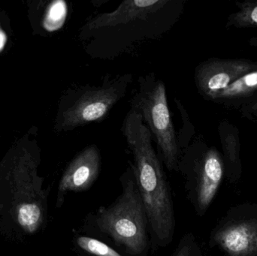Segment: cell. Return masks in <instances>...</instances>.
I'll list each match as a JSON object with an SVG mask.
<instances>
[{"instance_id":"cell-12","label":"cell","mask_w":257,"mask_h":256,"mask_svg":"<svg viewBox=\"0 0 257 256\" xmlns=\"http://www.w3.org/2000/svg\"><path fill=\"white\" fill-rule=\"evenodd\" d=\"M229 82V76L225 73H219L209 78L207 83L208 88L211 90L225 88Z\"/></svg>"},{"instance_id":"cell-3","label":"cell","mask_w":257,"mask_h":256,"mask_svg":"<svg viewBox=\"0 0 257 256\" xmlns=\"http://www.w3.org/2000/svg\"><path fill=\"white\" fill-rule=\"evenodd\" d=\"M147 219L139 189L130 180L117 202L100 210L96 222L101 231L125 246L130 253L139 255L148 246Z\"/></svg>"},{"instance_id":"cell-9","label":"cell","mask_w":257,"mask_h":256,"mask_svg":"<svg viewBox=\"0 0 257 256\" xmlns=\"http://www.w3.org/2000/svg\"><path fill=\"white\" fill-rule=\"evenodd\" d=\"M67 12V5L63 0L51 3L47 9L42 21L44 29L48 32L60 30L66 21Z\"/></svg>"},{"instance_id":"cell-10","label":"cell","mask_w":257,"mask_h":256,"mask_svg":"<svg viewBox=\"0 0 257 256\" xmlns=\"http://www.w3.org/2000/svg\"><path fill=\"white\" fill-rule=\"evenodd\" d=\"M18 221L23 228L29 232L37 229L42 221V210L34 203L21 204L18 209Z\"/></svg>"},{"instance_id":"cell-5","label":"cell","mask_w":257,"mask_h":256,"mask_svg":"<svg viewBox=\"0 0 257 256\" xmlns=\"http://www.w3.org/2000/svg\"><path fill=\"white\" fill-rule=\"evenodd\" d=\"M172 2L166 0H126L114 12L99 14L90 19L82 28L81 36H102L127 28L133 24L153 21L160 12H164Z\"/></svg>"},{"instance_id":"cell-2","label":"cell","mask_w":257,"mask_h":256,"mask_svg":"<svg viewBox=\"0 0 257 256\" xmlns=\"http://www.w3.org/2000/svg\"><path fill=\"white\" fill-rule=\"evenodd\" d=\"M131 106L142 116L168 169H173L178 162V139L164 83L157 79L154 74L139 78V89L132 99Z\"/></svg>"},{"instance_id":"cell-1","label":"cell","mask_w":257,"mask_h":256,"mask_svg":"<svg viewBox=\"0 0 257 256\" xmlns=\"http://www.w3.org/2000/svg\"><path fill=\"white\" fill-rule=\"evenodd\" d=\"M122 133L134 156L135 174L147 217L156 236L166 241L172 238L175 228L172 198L152 146V135L136 110L126 114Z\"/></svg>"},{"instance_id":"cell-8","label":"cell","mask_w":257,"mask_h":256,"mask_svg":"<svg viewBox=\"0 0 257 256\" xmlns=\"http://www.w3.org/2000/svg\"><path fill=\"white\" fill-rule=\"evenodd\" d=\"M223 177L221 163L215 156L205 159L197 188V203L201 210L208 208L214 199Z\"/></svg>"},{"instance_id":"cell-11","label":"cell","mask_w":257,"mask_h":256,"mask_svg":"<svg viewBox=\"0 0 257 256\" xmlns=\"http://www.w3.org/2000/svg\"><path fill=\"white\" fill-rule=\"evenodd\" d=\"M78 246L86 252L96 256H122L105 243L89 237H79Z\"/></svg>"},{"instance_id":"cell-15","label":"cell","mask_w":257,"mask_h":256,"mask_svg":"<svg viewBox=\"0 0 257 256\" xmlns=\"http://www.w3.org/2000/svg\"><path fill=\"white\" fill-rule=\"evenodd\" d=\"M176 256H192L190 253V249L188 246H182L181 249L178 251Z\"/></svg>"},{"instance_id":"cell-16","label":"cell","mask_w":257,"mask_h":256,"mask_svg":"<svg viewBox=\"0 0 257 256\" xmlns=\"http://www.w3.org/2000/svg\"><path fill=\"white\" fill-rule=\"evenodd\" d=\"M251 18L255 23L257 24V7L253 9L251 14Z\"/></svg>"},{"instance_id":"cell-7","label":"cell","mask_w":257,"mask_h":256,"mask_svg":"<svg viewBox=\"0 0 257 256\" xmlns=\"http://www.w3.org/2000/svg\"><path fill=\"white\" fill-rule=\"evenodd\" d=\"M100 152L90 145L80 152L71 162L60 183V192L86 190L92 186L100 171Z\"/></svg>"},{"instance_id":"cell-14","label":"cell","mask_w":257,"mask_h":256,"mask_svg":"<svg viewBox=\"0 0 257 256\" xmlns=\"http://www.w3.org/2000/svg\"><path fill=\"white\" fill-rule=\"evenodd\" d=\"M6 42H7V36L6 33L0 28V52L4 49Z\"/></svg>"},{"instance_id":"cell-13","label":"cell","mask_w":257,"mask_h":256,"mask_svg":"<svg viewBox=\"0 0 257 256\" xmlns=\"http://www.w3.org/2000/svg\"><path fill=\"white\" fill-rule=\"evenodd\" d=\"M245 82L248 86L257 85V72L247 75L245 78Z\"/></svg>"},{"instance_id":"cell-6","label":"cell","mask_w":257,"mask_h":256,"mask_svg":"<svg viewBox=\"0 0 257 256\" xmlns=\"http://www.w3.org/2000/svg\"><path fill=\"white\" fill-rule=\"evenodd\" d=\"M214 240L229 256L257 255V213L225 219Z\"/></svg>"},{"instance_id":"cell-4","label":"cell","mask_w":257,"mask_h":256,"mask_svg":"<svg viewBox=\"0 0 257 256\" xmlns=\"http://www.w3.org/2000/svg\"><path fill=\"white\" fill-rule=\"evenodd\" d=\"M131 75L106 78L101 86H84L75 90L60 117L63 130L102 121L113 107L124 96Z\"/></svg>"}]
</instances>
